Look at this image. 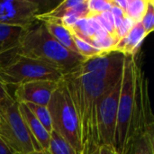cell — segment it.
Masks as SVG:
<instances>
[{
  "instance_id": "6da1fadb",
  "label": "cell",
  "mask_w": 154,
  "mask_h": 154,
  "mask_svg": "<svg viewBox=\"0 0 154 154\" xmlns=\"http://www.w3.org/2000/svg\"><path fill=\"white\" fill-rule=\"evenodd\" d=\"M63 80L74 106L80 130L81 146L98 145V107L111 85L92 74L64 75Z\"/></svg>"
},
{
  "instance_id": "7a4b0ae2",
  "label": "cell",
  "mask_w": 154,
  "mask_h": 154,
  "mask_svg": "<svg viewBox=\"0 0 154 154\" xmlns=\"http://www.w3.org/2000/svg\"><path fill=\"white\" fill-rule=\"evenodd\" d=\"M17 54L53 65L63 75L73 72L86 60L60 44L48 32L45 23L39 21L25 29Z\"/></svg>"
},
{
  "instance_id": "3957f363",
  "label": "cell",
  "mask_w": 154,
  "mask_h": 154,
  "mask_svg": "<svg viewBox=\"0 0 154 154\" xmlns=\"http://www.w3.org/2000/svg\"><path fill=\"white\" fill-rule=\"evenodd\" d=\"M138 66L135 57H125L114 138V149L117 154L124 153L130 125L134 114L137 96Z\"/></svg>"
},
{
  "instance_id": "277c9868",
  "label": "cell",
  "mask_w": 154,
  "mask_h": 154,
  "mask_svg": "<svg viewBox=\"0 0 154 154\" xmlns=\"http://www.w3.org/2000/svg\"><path fill=\"white\" fill-rule=\"evenodd\" d=\"M47 107L51 119L52 131L61 136L77 154H81L79 123L63 78L53 91Z\"/></svg>"
},
{
  "instance_id": "5b68a950",
  "label": "cell",
  "mask_w": 154,
  "mask_h": 154,
  "mask_svg": "<svg viewBox=\"0 0 154 154\" xmlns=\"http://www.w3.org/2000/svg\"><path fill=\"white\" fill-rule=\"evenodd\" d=\"M63 77L62 71L53 65L17 53L0 65V81L6 87L18 86L33 80L58 82Z\"/></svg>"
},
{
  "instance_id": "8992f818",
  "label": "cell",
  "mask_w": 154,
  "mask_h": 154,
  "mask_svg": "<svg viewBox=\"0 0 154 154\" xmlns=\"http://www.w3.org/2000/svg\"><path fill=\"white\" fill-rule=\"evenodd\" d=\"M0 138L14 153L30 154L42 150L23 122L16 102L0 112Z\"/></svg>"
},
{
  "instance_id": "52a82bcc",
  "label": "cell",
  "mask_w": 154,
  "mask_h": 154,
  "mask_svg": "<svg viewBox=\"0 0 154 154\" xmlns=\"http://www.w3.org/2000/svg\"><path fill=\"white\" fill-rule=\"evenodd\" d=\"M125 57L124 53L116 51L103 53L86 59L71 73L92 74L111 85H116L122 79Z\"/></svg>"
},
{
  "instance_id": "ba28073f",
  "label": "cell",
  "mask_w": 154,
  "mask_h": 154,
  "mask_svg": "<svg viewBox=\"0 0 154 154\" xmlns=\"http://www.w3.org/2000/svg\"><path fill=\"white\" fill-rule=\"evenodd\" d=\"M122 80V79H121ZM121 81L102 97L98 107V145L114 147Z\"/></svg>"
},
{
  "instance_id": "9c48e42d",
  "label": "cell",
  "mask_w": 154,
  "mask_h": 154,
  "mask_svg": "<svg viewBox=\"0 0 154 154\" xmlns=\"http://www.w3.org/2000/svg\"><path fill=\"white\" fill-rule=\"evenodd\" d=\"M39 3L32 0H0V23L28 28L37 20Z\"/></svg>"
},
{
  "instance_id": "30bf717a",
  "label": "cell",
  "mask_w": 154,
  "mask_h": 154,
  "mask_svg": "<svg viewBox=\"0 0 154 154\" xmlns=\"http://www.w3.org/2000/svg\"><path fill=\"white\" fill-rule=\"evenodd\" d=\"M58 82L51 80H33L16 86L14 101L16 103L34 104L47 106Z\"/></svg>"
},
{
  "instance_id": "8fae6325",
  "label": "cell",
  "mask_w": 154,
  "mask_h": 154,
  "mask_svg": "<svg viewBox=\"0 0 154 154\" xmlns=\"http://www.w3.org/2000/svg\"><path fill=\"white\" fill-rule=\"evenodd\" d=\"M76 15L79 19L88 18L89 12L88 9V0H65L60 3L51 11L38 14L36 20L42 23H60L63 17Z\"/></svg>"
},
{
  "instance_id": "7c38bea8",
  "label": "cell",
  "mask_w": 154,
  "mask_h": 154,
  "mask_svg": "<svg viewBox=\"0 0 154 154\" xmlns=\"http://www.w3.org/2000/svg\"><path fill=\"white\" fill-rule=\"evenodd\" d=\"M18 108L20 114L25 123L28 130L32 134V137L40 144L42 150H48L51 141V134H49L33 114L28 109L27 106L23 103H18Z\"/></svg>"
},
{
  "instance_id": "4fadbf2b",
  "label": "cell",
  "mask_w": 154,
  "mask_h": 154,
  "mask_svg": "<svg viewBox=\"0 0 154 154\" xmlns=\"http://www.w3.org/2000/svg\"><path fill=\"white\" fill-rule=\"evenodd\" d=\"M147 35L149 34L146 32L142 23L140 22L136 23L129 33L117 42L114 51L122 52L125 56L135 57Z\"/></svg>"
},
{
  "instance_id": "5bb4252c",
  "label": "cell",
  "mask_w": 154,
  "mask_h": 154,
  "mask_svg": "<svg viewBox=\"0 0 154 154\" xmlns=\"http://www.w3.org/2000/svg\"><path fill=\"white\" fill-rule=\"evenodd\" d=\"M25 28L16 25L0 23V52L1 56L16 52ZM1 58V57H0Z\"/></svg>"
},
{
  "instance_id": "9a60e30c",
  "label": "cell",
  "mask_w": 154,
  "mask_h": 154,
  "mask_svg": "<svg viewBox=\"0 0 154 154\" xmlns=\"http://www.w3.org/2000/svg\"><path fill=\"white\" fill-rule=\"evenodd\" d=\"M123 154H154V131L134 136L127 142Z\"/></svg>"
},
{
  "instance_id": "2e32d148",
  "label": "cell",
  "mask_w": 154,
  "mask_h": 154,
  "mask_svg": "<svg viewBox=\"0 0 154 154\" xmlns=\"http://www.w3.org/2000/svg\"><path fill=\"white\" fill-rule=\"evenodd\" d=\"M44 23L48 32L60 44H61L64 48L69 50L70 51L78 53V50L76 48L73 36L68 28H66L64 25L60 23Z\"/></svg>"
},
{
  "instance_id": "e0dca14e",
  "label": "cell",
  "mask_w": 154,
  "mask_h": 154,
  "mask_svg": "<svg viewBox=\"0 0 154 154\" xmlns=\"http://www.w3.org/2000/svg\"><path fill=\"white\" fill-rule=\"evenodd\" d=\"M48 151L51 154H77L75 150L54 131L51 133Z\"/></svg>"
},
{
  "instance_id": "ac0fdd59",
  "label": "cell",
  "mask_w": 154,
  "mask_h": 154,
  "mask_svg": "<svg viewBox=\"0 0 154 154\" xmlns=\"http://www.w3.org/2000/svg\"><path fill=\"white\" fill-rule=\"evenodd\" d=\"M28 109L33 114V116L38 119V121L42 125V126L46 129V131L51 134L52 132L51 119L47 106L34 105V104H25Z\"/></svg>"
},
{
  "instance_id": "d6986e66",
  "label": "cell",
  "mask_w": 154,
  "mask_h": 154,
  "mask_svg": "<svg viewBox=\"0 0 154 154\" xmlns=\"http://www.w3.org/2000/svg\"><path fill=\"white\" fill-rule=\"evenodd\" d=\"M148 0H130L129 5L125 12V15L135 23H139L144 14Z\"/></svg>"
},
{
  "instance_id": "ffe728a7",
  "label": "cell",
  "mask_w": 154,
  "mask_h": 154,
  "mask_svg": "<svg viewBox=\"0 0 154 154\" xmlns=\"http://www.w3.org/2000/svg\"><path fill=\"white\" fill-rule=\"evenodd\" d=\"M72 36H73V40H74L76 48L78 50V53L79 55H81L82 57L88 59V58H92V57L103 54V52L93 47L92 45H90L89 43L81 40L80 38H79L73 34H72Z\"/></svg>"
},
{
  "instance_id": "44dd1931",
  "label": "cell",
  "mask_w": 154,
  "mask_h": 154,
  "mask_svg": "<svg viewBox=\"0 0 154 154\" xmlns=\"http://www.w3.org/2000/svg\"><path fill=\"white\" fill-rule=\"evenodd\" d=\"M148 34H150L154 29V1L148 0L147 6L144 14L140 22Z\"/></svg>"
},
{
  "instance_id": "7402d4cb",
  "label": "cell",
  "mask_w": 154,
  "mask_h": 154,
  "mask_svg": "<svg viewBox=\"0 0 154 154\" xmlns=\"http://www.w3.org/2000/svg\"><path fill=\"white\" fill-rule=\"evenodd\" d=\"M112 6L110 0H88V9L89 12L88 17L110 11Z\"/></svg>"
},
{
  "instance_id": "603a6c76",
  "label": "cell",
  "mask_w": 154,
  "mask_h": 154,
  "mask_svg": "<svg viewBox=\"0 0 154 154\" xmlns=\"http://www.w3.org/2000/svg\"><path fill=\"white\" fill-rule=\"evenodd\" d=\"M94 17L97 20L101 28H103L109 35L113 37L115 36L116 29H115V24H114V18L110 11L103 12L99 14L94 15Z\"/></svg>"
},
{
  "instance_id": "cb8c5ba5",
  "label": "cell",
  "mask_w": 154,
  "mask_h": 154,
  "mask_svg": "<svg viewBox=\"0 0 154 154\" xmlns=\"http://www.w3.org/2000/svg\"><path fill=\"white\" fill-rule=\"evenodd\" d=\"M135 23H136L134 20H132V19H130V18L125 16L124 21H123V23H122V24L116 30L114 38L116 41V42H118L121 39L125 38L129 33V32L132 30V28L134 26Z\"/></svg>"
},
{
  "instance_id": "d4e9b609",
  "label": "cell",
  "mask_w": 154,
  "mask_h": 154,
  "mask_svg": "<svg viewBox=\"0 0 154 154\" xmlns=\"http://www.w3.org/2000/svg\"><path fill=\"white\" fill-rule=\"evenodd\" d=\"M14 102V97L7 90V87L0 81V112L12 106Z\"/></svg>"
},
{
  "instance_id": "484cf974",
  "label": "cell",
  "mask_w": 154,
  "mask_h": 154,
  "mask_svg": "<svg viewBox=\"0 0 154 154\" xmlns=\"http://www.w3.org/2000/svg\"><path fill=\"white\" fill-rule=\"evenodd\" d=\"M110 13L112 14L113 15V18H114V24H115V29L116 30L123 23L125 15V12L120 9L119 7L117 6H115L113 5L111 10H110Z\"/></svg>"
},
{
  "instance_id": "4316f807",
  "label": "cell",
  "mask_w": 154,
  "mask_h": 154,
  "mask_svg": "<svg viewBox=\"0 0 154 154\" xmlns=\"http://www.w3.org/2000/svg\"><path fill=\"white\" fill-rule=\"evenodd\" d=\"M110 2H111L112 5L117 6L120 9H122L124 12H125V10L129 5L130 0H110Z\"/></svg>"
},
{
  "instance_id": "83f0119b",
  "label": "cell",
  "mask_w": 154,
  "mask_h": 154,
  "mask_svg": "<svg viewBox=\"0 0 154 154\" xmlns=\"http://www.w3.org/2000/svg\"><path fill=\"white\" fill-rule=\"evenodd\" d=\"M98 154H117L113 146L100 145L98 148Z\"/></svg>"
},
{
  "instance_id": "f1b7e54d",
  "label": "cell",
  "mask_w": 154,
  "mask_h": 154,
  "mask_svg": "<svg viewBox=\"0 0 154 154\" xmlns=\"http://www.w3.org/2000/svg\"><path fill=\"white\" fill-rule=\"evenodd\" d=\"M98 148L97 145H88L82 148L81 154H98Z\"/></svg>"
},
{
  "instance_id": "f546056e",
  "label": "cell",
  "mask_w": 154,
  "mask_h": 154,
  "mask_svg": "<svg viewBox=\"0 0 154 154\" xmlns=\"http://www.w3.org/2000/svg\"><path fill=\"white\" fill-rule=\"evenodd\" d=\"M0 154H14L5 143V142L0 138Z\"/></svg>"
},
{
  "instance_id": "4dcf8cb0",
  "label": "cell",
  "mask_w": 154,
  "mask_h": 154,
  "mask_svg": "<svg viewBox=\"0 0 154 154\" xmlns=\"http://www.w3.org/2000/svg\"><path fill=\"white\" fill-rule=\"evenodd\" d=\"M30 154H51L49 152L48 150H42V151H38V152H33Z\"/></svg>"
},
{
  "instance_id": "1f68e13d",
  "label": "cell",
  "mask_w": 154,
  "mask_h": 154,
  "mask_svg": "<svg viewBox=\"0 0 154 154\" xmlns=\"http://www.w3.org/2000/svg\"><path fill=\"white\" fill-rule=\"evenodd\" d=\"M0 57H1V52H0Z\"/></svg>"
},
{
  "instance_id": "d6a6232c",
  "label": "cell",
  "mask_w": 154,
  "mask_h": 154,
  "mask_svg": "<svg viewBox=\"0 0 154 154\" xmlns=\"http://www.w3.org/2000/svg\"><path fill=\"white\" fill-rule=\"evenodd\" d=\"M14 154H18V153H14Z\"/></svg>"
}]
</instances>
